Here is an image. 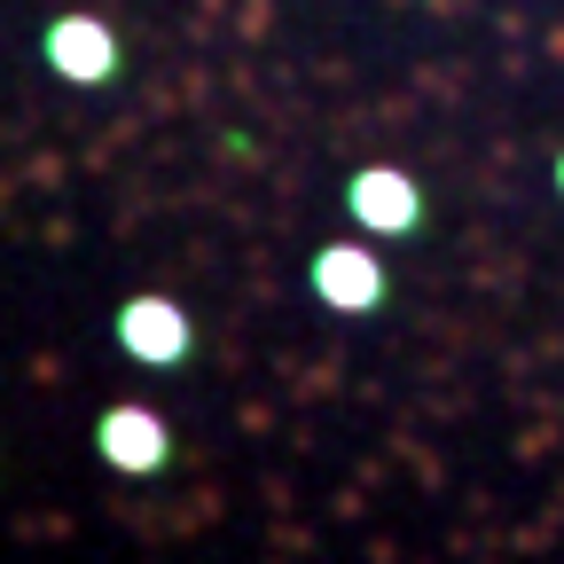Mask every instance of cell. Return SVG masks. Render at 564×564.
<instances>
[{
    "label": "cell",
    "instance_id": "obj_6",
    "mask_svg": "<svg viewBox=\"0 0 564 564\" xmlns=\"http://www.w3.org/2000/svg\"><path fill=\"white\" fill-rule=\"evenodd\" d=\"M556 188H564V158H556Z\"/></svg>",
    "mask_w": 564,
    "mask_h": 564
},
{
    "label": "cell",
    "instance_id": "obj_2",
    "mask_svg": "<svg viewBox=\"0 0 564 564\" xmlns=\"http://www.w3.org/2000/svg\"><path fill=\"white\" fill-rule=\"evenodd\" d=\"M95 447H102V463H110V470L150 478V470H165L173 432H165V415H158V408H133V400H126V408H110V415H102Z\"/></svg>",
    "mask_w": 564,
    "mask_h": 564
},
{
    "label": "cell",
    "instance_id": "obj_5",
    "mask_svg": "<svg viewBox=\"0 0 564 564\" xmlns=\"http://www.w3.org/2000/svg\"><path fill=\"white\" fill-rule=\"evenodd\" d=\"M314 299L337 306V314H369V306H384V267H377V251H361V243H329V251H314Z\"/></svg>",
    "mask_w": 564,
    "mask_h": 564
},
{
    "label": "cell",
    "instance_id": "obj_1",
    "mask_svg": "<svg viewBox=\"0 0 564 564\" xmlns=\"http://www.w3.org/2000/svg\"><path fill=\"white\" fill-rule=\"evenodd\" d=\"M345 212H352L369 236H415V228H423V188H415L408 173H392V165H361V173H352V188H345Z\"/></svg>",
    "mask_w": 564,
    "mask_h": 564
},
{
    "label": "cell",
    "instance_id": "obj_4",
    "mask_svg": "<svg viewBox=\"0 0 564 564\" xmlns=\"http://www.w3.org/2000/svg\"><path fill=\"white\" fill-rule=\"evenodd\" d=\"M47 70H63L70 87H102L118 70V32L102 17H55L47 24Z\"/></svg>",
    "mask_w": 564,
    "mask_h": 564
},
{
    "label": "cell",
    "instance_id": "obj_3",
    "mask_svg": "<svg viewBox=\"0 0 564 564\" xmlns=\"http://www.w3.org/2000/svg\"><path fill=\"white\" fill-rule=\"evenodd\" d=\"M118 345L133 352L141 369H181L188 345H196V329H188V314H181L173 299H133V306L118 314Z\"/></svg>",
    "mask_w": 564,
    "mask_h": 564
}]
</instances>
